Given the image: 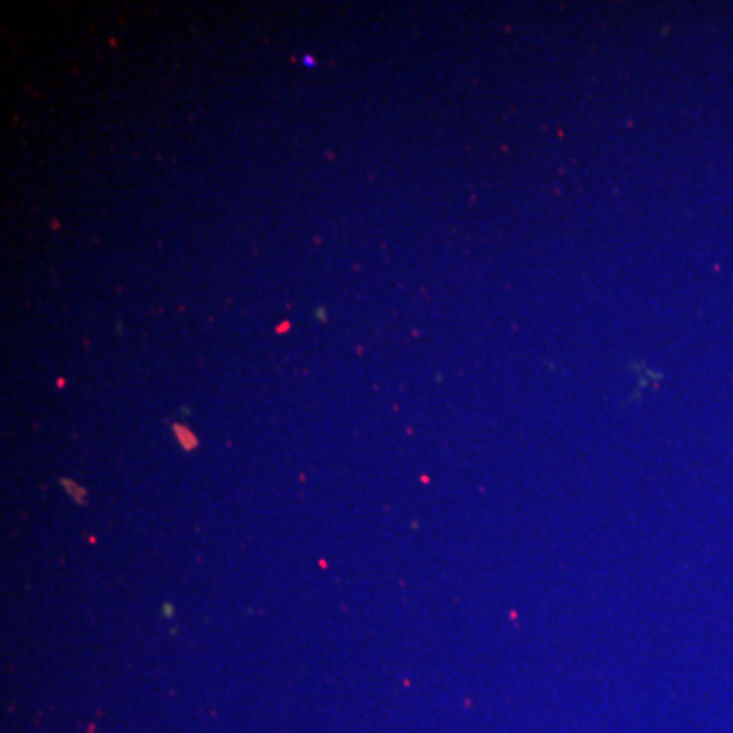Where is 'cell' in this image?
Masks as SVG:
<instances>
[{"label": "cell", "instance_id": "cell-3", "mask_svg": "<svg viewBox=\"0 0 733 733\" xmlns=\"http://www.w3.org/2000/svg\"><path fill=\"white\" fill-rule=\"evenodd\" d=\"M285 330H289V322H283L277 326V332H285Z\"/></svg>", "mask_w": 733, "mask_h": 733}, {"label": "cell", "instance_id": "cell-4", "mask_svg": "<svg viewBox=\"0 0 733 733\" xmlns=\"http://www.w3.org/2000/svg\"><path fill=\"white\" fill-rule=\"evenodd\" d=\"M316 316H320V320H326V318H324V310H318V312H316Z\"/></svg>", "mask_w": 733, "mask_h": 733}, {"label": "cell", "instance_id": "cell-1", "mask_svg": "<svg viewBox=\"0 0 733 733\" xmlns=\"http://www.w3.org/2000/svg\"><path fill=\"white\" fill-rule=\"evenodd\" d=\"M174 430H176V436H178V440L182 442V446L185 448V451L196 448L198 440H196V436L192 434V430L183 428V426H180V424H176V426H174Z\"/></svg>", "mask_w": 733, "mask_h": 733}, {"label": "cell", "instance_id": "cell-2", "mask_svg": "<svg viewBox=\"0 0 733 733\" xmlns=\"http://www.w3.org/2000/svg\"><path fill=\"white\" fill-rule=\"evenodd\" d=\"M302 61H304V65H316V61L312 59V55H306V57H304Z\"/></svg>", "mask_w": 733, "mask_h": 733}]
</instances>
